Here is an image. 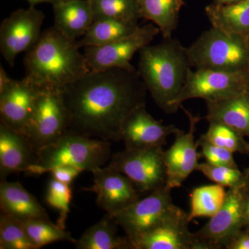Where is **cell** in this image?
Wrapping results in <instances>:
<instances>
[{"mask_svg":"<svg viewBox=\"0 0 249 249\" xmlns=\"http://www.w3.org/2000/svg\"><path fill=\"white\" fill-rule=\"evenodd\" d=\"M69 116L67 132L120 142L121 128L145 105L147 89L136 69L91 71L61 90Z\"/></svg>","mask_w":249,"mask_h":249,"instance_id":"1","label":"cell"},{"mask_svg":"<svg viewBox=\"0 0 249 249\" xmlns=\"http://www.w3.org/2000/svg\"><path fill=\"white\" fill-rule=\"evenodd\" d=\"M76 42L67 39L53 26L46 29L26 53L25 76L39 88L60 90L83 78L90 70Z\"/></svg>","mask_w":249,"mask_h":249,"instance_id":"2","label":"cell"},{"mask_svg":"<svg viewBox=\"0 0 249 249\" xmlns=\"http://www.w3.org/2000/svg\"><path fill=\"white\" fill-rule=\"evenodd\" d=\"M186 47L178 39L163 38L139 51L138 73L152 99L166 114L182 89L191 69Z\"/></svg>","mask_w":249,"mask_h":249,"instance_id":"3","label":"cell"},{"mask_svg":"<svg viewBox=\"0 0 249 249\" xmlns=\"http://www.w3.org/2000/svg\"><path fill=\"white\" fill-rule=\"evenodd\" d=\"M36 154L37 163L29 168L27 175H43L59 166H73L82 171L91 172L109 160L111 144L107 141L67 132Z\"/></svg>","mask_w":249,"mask_h":249,"instance_id":"4","label":"cell"},{"mask_svg":"<svg viewBox=\"0 0 249 249\" xmlns=\"http://www.w3.org/2000/svg\"><path fill=\"white\" fill-rule=\"evenodd\" d=\"M187 53L196 70L240 71L249 68V41L212 27L187 47Z\"/></svg>","mask_w":249,"mask_h":249,"instance_id":"5","label":"cell"},{"mask_svg":"<svg viewBox=\"0 0 249 249\" xmlns=\"http://www.w3.org/2000/svg\"><path fill=\"white\" fill-rule=\"evenodd\" d=\"M171 190L162 187L113 217L129 242L162 224L181 219L188 214L173 203ZM132 248V247H131Z\"/></svg>","mask_w":249,"mask_h":249,"instance_id":"6","label":"cell"},{"mask_svg":"<svg viewBox=\"0 0 249 249\" xmlns=\"http://www.w3.org/2000/svg\"><path fill=\"white\" fill-rule=\"evenodd\" d=\"M249 92V70L236 71L190 69L181 92L171 103L172 114L182 103L193 98L206 102L219 101Z\"/></svg>","mask_w":249,"mask_h":249,"instance_id":"7","label":"cell"},{"mask_svg":"<svg viewBox=\"0 0 249 249\" xmlns=\"http://www.w3.org/2000/svg\"><path fill=\"white\" fill-rule=\"evenodd\" d=\"M69 129V116L62 91L40 88L32 115L22 135L37 152L58 140Z\"/></svg>","mask_w":249,"mask_h":249,"instance_id":"8","label":"cell"},{"mask_svg":"<svg viewBox=\"0 0 249 249\" xmlns=\"http://www.w3.org/2000/svg\"><path fill=\"white\" fill-rule=\"evenodd\" d=\"M162 147L129 148L114 154L109 164L130 180L139 193L165 186L167 174Z\"/></svg>","mask_w":249,"mask_h":249,"instance_id":"9","label":"cell"},{"mask_svg":"<svg viewBox=\"0 0 249 249\" xmlns=\"http://www.w3.org/2000/svg\"><path fill=\"white\" fill-rule=\"evenodd\" d=\"M248 172L244 181L229 188L222 207L197 232L196 237L206 249L225 248L229 241L244 229V209Z\"/></svg>","mask_w":249,"mask_h":249,"instance_id":"10","label":"cell"},{"mask_svg":"<svg viewBox=\"0 0 249 249\" xmlns=\"http://www.w3.org/2000/svg\"><path fill=\"white\" fill-rule=\"evenodd\" d=\"M160 32L157 26L145 24L120 40L107 45L84 47V55L90 71H104L114 67L134 70L135 67L130 61L134 54L150 45Z\"/></svg>","mask_w":249,"mask_h":249,"instance_id":"11","label":"cell"},{"mask_svg":"<svg viewBox=\"0 0 249 249\" xmlns=\"http://www.w3.org/2000/svg\"><path fill=\"white\" fill-rule=\"evenodd\" d=\"M45 14L35 7L18 9L1 22L0 52L10 66L14 67L16 57L27 52L42 35Z\"/></svg>","mask_w":249,"mask_h":249,"instance_id":"12","label":"cell"},{"mask_svg":"<svg viewBox=\"0 0 249 249\" xmlns=\"http://www.w3.org/2000/svg\"><path fill=\"white\" fill-rule=\"evenodd\" d=\"M180 108L188 116L189 129L187 132L180 129L175 134L173 145L163 152L167 174L165 186L170 190L182 186L185 180L197 168L200 157L197 152L199 143L195 140V133L202 118L193 115L182 105Z\"/></svg>","mask_w":249,"mask_h":249,"instance_id":"13","label":"cell"},{"mask_svg":"<svg viewBox=\"0 0 249 249\" xmlns=\"http://www.w3.org/2000/svg\"><path fill=\"white\" fill-rule=\"evenodd\" d=\"M91 191L97 196L98 206L113 217L140 199L139 192L125 175L108 166L92 170Z\"/></svg>","mask_w":249,"mask_h":249,"instance_id":"14","label":"cell"},{"mask_svg":"<svg viewBox=\"0 0 249 249\" xmlns=\"http://www.w3.org/2000/svg\"><path fill=\"white\" fill-rule=\"evenodd\" d=\"M180 129L174 124L165 125L156 120L145 109V105L136 109L123 124L120 141L129 148L163 147L170 134Z\"/></svg>","mask_w":249,"mask_h":249,"instance_id":"15","label":"cell"},{"mask_svg":"<svg viewBox=\"0 0 249 249\" xmlns=\"http://www.w3.org/2000/svg\"><path fill=\"white\" fill-rule=\"evenodd\" d=\"M39 89L26 76L15 80L9 88L0 93L1 122L22 134L32 115Z\"/></svg>","mask_w":249,"mask_h":249,"instance_id":"16","label":"cell"},{"mask_svg":"<svg viewBox=\"0 0 249 249\" xmlns=\"http://www.w3.org/2000/svg\"><path fill=\"white\" fill-rule=\"evenodd\" d=\"M188 219H178L152 229L131 243L132 249H206L188 229Z\"/></svg>","mask_w":249,"mask_h":249,"instance_id":"17","label":"cell"},{"mask_svg":"<svg viewBox=\"0 0 249 249\" xmlns=\"http://www.w3.org/2000/svg\"><path fill=\"white\" fill-rule=\"evenodd\" d=\"M36 152L22 134L0 124V178L6 181L11 174L27 173L37 163Z\"/></svg>","mask_w":249,"mask_h":249,"instance_id":"18","label":"cell"},{"mask_svg":"<svg viewBox=\"0 0 249 249\" xmlns=\"http://www.w3.org/2000/svg\"><path fill=\"white\" fill-rule=\"evenodd\" d=\"M54 25L72 42L83 37L93 22L89 0H53Z\"/></svg>","mask_w":249,"mask_h":249,"instance_id":"19","label":"cell"},{"mask_svg":"<svg viewBox=\"0 0 249 249\" xmlns=\"http://www.w3.org/2000/svg\"><path fill=\"white\" fill-rule=\"evenodd\" d=\"M0 205L5 213L18 219L19 222L28 219H42L50 218L45 209L19 182L1 181L0 183Z\"/></svg>","mask_w":249,"mask_h":249,"instance_id":"20","label":"cell"},{"mask_svg":"<svg viewBox=\"0 0 249 249\" xmlns=\"http://www.w3.org/2000/svg\"><path fill=\"white\" fill-rule=\"evenodd\" d=\"M206 103L207 114L204 118L209 123H220L249 137V92Z\"/></svg>","mask_w":249,"mask_h":249,"instance_id":"21","label":"cell"},{"mask_svg":"<svg viewBox=\"0 0 249 249\" xmlns=\"http://www.w3.org/2000/svg\"><path fill=\"white\" fill-rule=\"evenodd\" d=\"M205 12L213 27L228 34L249 37V0H242L235 4H211Z\"/></svg>","mask_w":249,"mask_h":249,"instance_id":"22","label":"cell"},{"mask_svg":"<svg viewBox=\"0 0 249 249\" xmlns=\"http://www.w3.org/2000/svg\"><path fill=\"white\" fill-rule=\"evenodd\" d=\"M118 224L114 218L105 216L101 220L85 231L76 240L77 249H129L130 242L127 237L118 233Z\"/></svg>","mask_w":249,"mask_h":249,"instance_id":"23","label":"cell"},{"mask_svg":"<svg viewBox=\"0 0 249 249\" xmlns=\"http://www.w3.org/2000/svg\"><path fill=\"white\" fill-rule=\"evenodd\" d=\"M142 18L155 23L163 38H169L178 27L184 0H139Z\"/></svg>","mask_w":249,"mask_h":249,"instance_id":"24","label":"cell"},{"mask_svg":"<svg viewBox=\"0 0 249 249\" xmlns=\"http://www.w3.org/2000/svg\"><path fill=\"white\" fill-rule=\"evenodd\" d=\"M140 26L138 22L116 19H103L93 22L86 34L77 40L78 48L89 46L107 45L135 32Z\"/></svg>","mask_w":249,"mask_h":249,"instance_id":"25","label":"cell"},{"mask_svg":"<svg viewBox=\"0 0 249 249\" xmlns=\"http://www.w3.org/2000/svg\"><path fill=\"white\" fill-rule=\"evenodd\" d=\"M226 187L213 184L198 187L190 195L191 211L188 222L197 217H212L222 207L227 196Z\"/></svg>","mask_w":249,"mask_h":249,"instance_id":"26","label":"cell"},{"mask_svg":"<svg viewBox=\"0 0 249 249\" xmlns=\"http://www.w3.org/2000/svg\"><path fill=\"white\" fill-rule=\"evenodd\" d=\"M93 22L116 19L138 22L142 18L139 0H89Z\"/></svg>","mask_w":249,"mask_h":249,"instance_id":"27","label":"cell"},{"mask_svg":"<svg viewBox=\"0 0 249 249\" xmlns=\"http://www.w3.org/2000/svg\"><path fill=\"white\" fill-rule=\"evenodd\" d=\"M20 222L36 249L60 241L76 243V240L71 237L70 232L53 222L42 219H28Z\"/></svg>","mask_w":249,"mask_h":249,"instance_id":"28","label":"cell"},{"mask_svg":"<svg viewBox=\"0 0 249 249\" xmlns=\"http://www.w3.org/2000/svg\"><path fill=\"white\" fill-rule=\"evenodd\" d=\"M201 138L229 151L249 155V143L244 140L243 136L229 126L220 123L210 122L207 132Z\"/></svg>","mask_w":249,"mask_h":249,"instance_id":"29","label":"cell"},{"mask_svg":"<svg viewBox=\"0 0 249 249\" xmlns=\"http://www.w3.org/2000/svg\"><path fill=\"white\" fill-rule=\"evenodd\" d=\"M0 249H36L21 222L4 212L0 216Z\"/></svg>","mask_w":249,"mask_h":249,"instance_id":"30","label":"cell"},{"mask_svg":"<svg viewBox=\"0 0 249 249\" xmlns=\"http://www.w3.org/2000/svg\"><path fill=\"white\" fill-rule=\"evenodd\" d=\"M72 191L70 185L62 183L55 178L49 181L46 201L60 213L57 225L65 229V222L70 213Z\"/></svg>","mask_w":249,"mask_h":249,"instance_id":"31","label":"cell"},{"mask_svg":"<svg viewBox=\"0 0 249 249\" xmlns=\"http://www.w3.org/2000/svg\"><path fill=\"white\" fill-rule=\"evenodd\" d=\"M196 170L201 172L211 181L228 188L240 184L246 177V173H242L238 168L212 165L208 162L199 163Z\"/></svg>","mask_w":249,"mask_h":249,"instance_id":"32","label":"cell"},{"mask_svg":"<svg viewBox=\"0 0 249 249\" xmlns=\"http://www.w3.org/2000/svg\"><path fill=\"white\" fill-rule=\"evenodd\" d=\"M199 147H201V155L206 162L214 165L238 168L234 160L232 152L224 147L217 146L201 138L197 141Z\"/></svg>","mask_w":249,"mask_h":249,"instance_id":"33","label":"cell"},{"mask_svg":"<svg viewBox=\"0 0 249 249\" xmlns=\"http://www.w3.org/2000/svg\"><path fill=\"white\" fill-rule=\"evenodd\" d=\"M82 170L76 167L59 166L51 170L49 173H52V177L55 179L61 181L62 183L71 185L72 181L82 173Z\"/></svg>","mask_w":249,"mask_h":249,"instance_id":"34","label":"cell"},{"mask_svg":"<svg viewBox=\"0 0 249 249\" xmlns=\"http://www.w3.org/2000/svg\"><path fill=\"white\" fill-rule=\"evenodd\" d=\"M227 249H249V231L242 229L226 245Z\"/></svg>","mask_w":249,"mask_h":249,"instance_id":"35","label":"cell"},{"mask_svg":"<svg viewBox=\"0 0 249 249\" xmlns=\"http://www.w3.org/2000/svg\"><path fill=\"white\" fill-rule=\"evenodd\" d=\"M14 80L8 75L4 67L1 65L0 67V93L3 92L4 90L9 88L14 83Z\"/></svg>","mask_w":249,"mask_h":249,"instance_id":"36","label":"cell"},{"mask_svg":"<svg viewBox=\"0 0 249 249\" xmlns=\"http://www.w3.org/2000/svg\"><path fill=\"white\" fill-rule=\"evenodd\" d=\"M244 229L249 231V171L246 190L245 209H244Z\"/></svg>","mask_w":249,"mask_h":249,"instance_id":"37","label":"cell"},{"mask_svg":"<svg viewBox=\"0 0 249 249\" xmlns=\"http://www.w3.org/2000/svg\"><path fill=\"white\" fill-rule=\"evenodd\" d=\"M242 0H213V4L217 5H229L235 4Z\"/></svg>","mask_w":249,"mask_h":249,"instance_id":"38","label":"cell"},{"mask_svg":"<svg viewBox=\"0 0 249 249\" xmlns=\"http://www.w3.org/2000/svg\"><path fill=\"white\" fill-rule=\"evenodd\" d=\"M30 5V7H35L36 5L42 4V3H50L52 4L53 0H27Z\"/></svg>","mask_w":249,"mask_h":249,"instance_id":"39","label":"cell"},{"mask_svg":"<svg viewBox=\"0 0 249 249\" xmlns=\"http://www.w3.org/2000/svg\"></svg>","mask_w":249,"mask_h":249,"instance_id":"40","label":"cell"},{"mask_svg":"<svg viewBox=\"0 0 249 249\" xmlns=\"http://www.w3.org/2000/svg\"></svg>","mask_w":249,"mask_h":249,"instance_id":"41","label":"cell"}]
</instances>
